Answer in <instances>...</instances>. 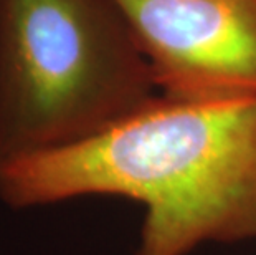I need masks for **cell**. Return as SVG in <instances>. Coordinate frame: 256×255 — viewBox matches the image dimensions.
Here are the masks:
<instances>
[{
	"label": "cell",
	"instance_id": "6da1fadb",
	"mask_svg": "<svg viewBox=\"0 0 256 255\" xmlns=\"http://www.w3.org/2000/svg\"><path fill=\"white\" fill-rule=\"evenodd\" d=\"M83 196L144 205L136 255L256 240V96L157 95L90 138L0 162V200L12 209Z\"/></svg>",
	"mask_w": 256,
	"mask_h": 255
},
{
	"label": "cell",
	"instance_id": "7a4b0ae2",
	"mask_svg": "<svg viewBox=\"0 0 256 255\" xmlns=\"http://www.w3.org/2000/svg\"><path fill=\"white\" fill-rule=\"evenodd\" d=\"M157 95L114 0H0V162L90 138Z\"/></svg>",
	"mask_w": 256,
	"mask_h": 255
},
{
	"label": "cell",
	"instance_id": "3957f363",
	"mask_svg": "<svg viewBox=\"0 0 256 255\" xmlns=\"http://www.w3.org/2000/svg\"><path fill=\"white\" fill-rule=\"evenodd\" d=\"M174 100L256 96V0H114Z\"/></svg>",
	"mask_w": 256,
	"mask_h": 255
}]
</instances>
